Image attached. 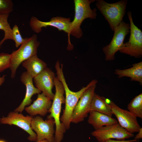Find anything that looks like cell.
I'll use <instances>...</instances> for the list:
<instances>
[{
  "label": "cell",
  "mask_w": 142,
  "mask_h": 142,
  "mask_svg": "<svg viewBox=\"0 0 142 142\" xmlns=\"http://www.w3.org/2000/svg\"><path fill=\"white\" fill-rule=\"evenodd\" d=\"M91 135L99 142L113 139L118 140H125L134 136L133 133L127 131L118 123L103 126L95 130L91 133Z\"/></svg>",
  "instance_id": "cell-8"
},
{
  "label": "cell",
  "mask_w": 142,
  "mask_h": 142,
  "mask_svg": "<svg viewBox=\"0 0 142 142\" xmlns=\"http://www.w3.org/2000/svg\"><path fill=\"white\" fill-rule=\"evenodd\" d=\"M138 140L134 139L133 140H116L112 139H108L104 140L101 142H136Z\"/></svg>",
  "instance_id": "cell-26"
},
{
  "label": "cell",
  "mask_w": 142,
  "mask_h": 142,
  "mask_svg": "<svg viewBox=\"0 0 142 142\" xmlns=\"http://www.w3.org/2000/svg\"><path fill=\"white\" fill-rule=\"evenodd\" d=\"M33 118L31 116H24L21 113L11 112L7 117L3 116L0 118L1 124L16 125L22 129L29 135L28 139L37 142V135L31 127V123Z\"/></svg>",
  "instance_id": "cell-12"
},
{
  "label": "cell",
  "mask_w": 142,
  "mask_h": 142,
  "mask_svg": "<svg viewBox=\"0 0 142 142\" xmlns=\"http://www.w3.org/2000/svg\"><path fill=\"white\" fill-rule=\"evenodd\" d=\"M89 113L88 123L95 130L103 126L118 123L117 120L112 117L102 113L91 111Z\"/></svg>",
  "instance_id": "cell-17"
},
{
  "label": "cell",
  "mask_w": 142,
  "mask_h": 142,
  "mask_svg": "<svg viewBox=\"0 0 142 142\" xmlns=\"http://www.w3.org/2000/svg\"><path fill=\"white\" fill-rule=\"evenodd\" d=\"M95 1L93 0H74L75 14L74 19L71 22L70 34L79 38L83 35L82 31L80 26L82 22L86 19H91L96 18L97 9H92L91 3Z\"/></svg>",
  "instance_id": "cell-5"
},
{
  "label": "cell",
  "mask_w": 142,
  "mask_h": 142,
  "mask_svg": "<svg viewBox=\"0 0 142 142\" xmlns=\"http://www.w3.org/2000/svg\"><path fill=\"white\" fill-rule=\"evenodd\" d=\"M29 25L35 32L40 33L43 27H52L57 29L59 31H63L68 34V43H70L69 37L70 34L71 22L70 18L61 17H53L48 22H43L39 20L36 17H32L30 20Z\"/></svg>",
  "instance_id": "cell-10"
},
{
  "label": "cell",
  "mask_w": 142,
  "mask_h": 142,
  "mask_svg": "<svg viewBox=\"0 0 142 142\" xmlns=\"http://www.w3.org/2000/svg\"><path fill=\"white\" fill-rule=\"evenodd\" d=\"M54 121L53 118L44 120L39 116L33 118L31 127L36 133L37 142L46 139L49 142H55Z\"/></svg>",
  "instance_id": "cell-11"
},
{
  "label": "cell",
  "mask_w": 142,
  "mask_h": 142,
  "mask_svg": "<svg viewBox=\"0 0 142 142\" xmlns=\"http://www.w3.org/2000/svg\"><path fill=\"white\" fill-rule=\"evenodd\" d=\"M10 58L11 54L0 53V72L9 68Z\"/></svg>",
  "instance_id": "cell-24"
},
{
  "label": "cell",
  "mask_w": 142,
  "mask_h": 142,
  "mask_svg": "<svg viewBox=\"0 0 142 142\" xmlns=\"http://www.w3.org/2000/svg\"><path fill=\"white\" fill-rule=\"evenodd\" d=\"M129 111L134 116L142 119V94L135 96L128 105Z\"/></svg>",
  "instance_id": "cell-21"
},
{
  "label": "cell",
  "mask_w": 142,
  "mask_h": 142,
  "mask_svg": "<svg viewBox=\"0 0 142 142\" xmlns=\"http://www.w3.org/2000/svg\"><path fill=\"white\" fill-rule=\"evenodd\" d=\"M6 75H3L2 77H1L0 75V86L1 85L4 83Z\"/></svg>",
  "instance_id": "cell-28"
},
{
  "label": "cell",
  "mask_w": 142,
  "mask_h": 142,
  "mask_svg": "<svg viewBox=\"0 0 142 142\" xmlns=\"http://www.w3.org/2000/svg\"><path fill=\"white\" fill-rule=\"evenodd\" d=\"M106 99L95 93L91 102L90 111H97L112 117L113 114L110 106L106 102Z\"/></svg>",
  "instance_id": "cell-20"
},
{
  "label": "cell",
  "mask_w": 142,
  "mask_h": 142,
  "mask_svg": "<svg viewBox=\"0 0 142 142\" xmlns=\"http://www.w3.org/2000/svg\"><path fill=\"white\" fill-rule=\"evenodd\" d=\"M55 92L51 106L49 110L50 114L47 118L53 119L55 125V142H61L66 129L60 120L62 105L65 103L64 90L62 83L55 77L54 80Z\"/></svg>",
  "instance_id": "cell-2"
},
{
  "label": "cell",
  "mask_w": 142,
  "mask_h": 142,
  "mask_svg": "<svg viewBox=\"0 0 142 142\" xmlns=\"http://www.w3.org/2000/svg\"><path fill=\"white\" fill-rule=\"evenodd\" d=\"M130 30V24L123 21L115 28L110 43L102 48L106 61L114 60L115 54L123 45L125 38L129 32Z\"/></svg>",
  "instance_id": "cell-7"
},
{
  "label": "cell",
  "mask_w": 142,
  "mask_h": 142,
  "mask_svg": "<svg viewBox=\"0 0 142 142\" xmlns=\"http://www.w3.org/2000/svg\"><path fill=\"white\" fill-rule=\"evenodd\" d=\"M96 84L91 86L83 93L73 110L71 123H77L83 121L90 111L91 102Z\"/></svg>",
  "instance_id": "cell-9"
},
{
  "label": "cell",
  "mask_w": 142,
  "mask_h": 142,
  "mask_svg": "<svg viewBox=\"0 0 142 142\" xmlns=\"http://www.w3.org/2000/svg\"><path fill=\"white\" fill-rule=\"evenodd\" d=\"M9 15H0V30L3 31L4 33V37L0 41V47L6 40L10 39L13 40L12 29L8 21Z\"/></svg>",
  "instance_id": "cell-22"
},
{
  "label": "cell",
  "mask_w": 142,
  "mask_h": 142,
  "mask_svg": "<svg viewBox=\"0 0 142 142\" xmlns=\"http://www.w3.org/2000/svg\"><path fill=\"white\" fill-rule=\"evenodd\" d=\"M142 138V128H140L138 132V133L135 136L134 139L138 140Z\"/></svg>",
  "instance_id": "cell-27"
},
{
  "label": "cell",
  "mask_w": 142,
  "mask_h": 142,
  "mask_svg": "<svg viewBox=\"0 0 142 142\" xmlns=\"http://www.w3.org/2000/svg\"><path fill=\"white\" fill-rule=\"evenodd\" d=\"M0 142H7L3 140L0 139Z\"/></svg>",
  "instance_id": "cell-30"
},
{
  "label": "cell",
  "mask_w": 142,
  "mask_h": 142,
  "mask_svg": "<svg viewBox=\"0 0 142 142\" xmlns=\"http://www.w3.org/2000/svg\"><path fill=\"white\" fill-rule=\"evenodd\" d=\"M55 77L54 72L47 67L33 78L36 87L52 100L54 95L52 90Z\"/></svg>",
  "instance_id": "cell-14"
},
{
  "label": "cell",
  "mask_w": 142,
  "mask_h": 142,
  "mask_svg": "<svg viewBox=\"0 0 142 142\" xmlns=\"http://www.w3.org/2000/svg\"><path fill=\"white\" fill-rule=\"evenodd\" d=\"M37 142H49V141H48L47 140L45 139L44 140H43L39 141Z\"/></svg>",
  "instance_id": "cell-29"
},
{
  "label": "cell",
  "mask_w": 142,
  "mask_h": 142,
  "mask_svg": "<svg viewBox=\"0 0 142 142\" xmlns=\"http://www.w3.org/2000/svg\"><path fill=\"white\" fill-rule=\"evenodd\" d=\"M13 3L11 0H0V15L9 14L13 11Z\"/></svg>",
  "instance_id": "cell-23"
},
{
  "label": "cell",
  "mask_w": 142,
  "mask_h": 142,
  "mask_svg": "<svg viewBox=\"0 0 142 142\" xmlns=\"http://www.w3.org/2000/svg\"><path fill=\"white\" fill-rule=\"evenodd\" d=\"M127 15L130 23V37L128 41L124 43L119 51L139 58L142 56V32L134 23L131 12H128Z\"/></svg>",
  "instance_id": "cell-6"
},
{
  "label": "cell",
  "mask_w": 142,
  "mask_h": 142,
  "mask_svg": "<svg viewBox=\"0 0 142 142\" xmlns=\"http://www.w3.org/2000/svg\"><path fill=\"white\" fill-rule=\"evenodd\" d=\"M12 34L14 40L15 42V46L17 48L21 45L24 41L19 32L18 27L15 25L12 29Z\"/></svg>",
  "instance_id": "cell-25"
},
{
  "label": "cell",
  "mask_w": 142,
  "mask_h": 142,
  "mask_svg": "<svg viewBox=\"0 0 142 142\" xmlns=\"http://www.w3.org/2000/svg\"><path fill=\"white\" fill-rule=\"evenodd\" d=\"M127 1L122 0L109 3L103 0H98L96 6L108 21L113 31L122 21L125 13Z\"/></svg>",
  "instance_id": "cell-4"
},
{
  "label": "cell",
  "mask_w": 142,
  "mask_h": 142,
  "mask_svg": "<svg viewBox=\"0 0 142 142\" xmlns=\"http://www.w3.org/2000/svg\"><path fill=\"white\" fill-rule=\"evenodd\" d=\"M40 44L36 34L24 38L20 47L11 54L9 68L11 70L12 78L14 77L16 70L23 62L37 54V49Z\"/></svg>",
  "instance_id": "cell-3"
},
{
  "label": "cell",
  "mask_w": 142,
  "mask_h": 142,
  "mask_svg": "<svg viewBox=\"0 0 142 142\" xmlns=\"http://www.w3.org/2000/svg\"><path fill=\"white\" fill-rule=\"evenodd\" d=\"M22 65L33 78L40 74L47 67L46 63L39 58L37 54L23 62Z\"/></svg>",
  "instance_id": "cell-19"
},
{
  "label": "cell",
  "mask_w": 142,
  "mask_h": 142,
  "mask_svg": "<svg viewBox=\"0 0 142 142\" xmlns=\"http://www.w3.org/2000/svg\"><path fill=\"white\" fill-rule=\"evenodd\" d=\"M20 80L26 87V92L24 99L20 105L15 109L14 111L21 113L26 106L30 104L32 101V96L34 94L40 93L41 92L35 87L33 82V78L27 72L22 73Z\"/></svg>",
  "instance_id": "cell-15"
},
{
  "label": "cell",
  "mask_w": 142,
  "mask_h": 142,
  "mask_svg": "<svg viewBox=\"0 0 142 142\" xmlns=\"http://www.w3.org/2000/svg\"><path fill=\"white\" fill-rule=\"evenodd\" d=\"M63 68V65H60L59 61L58 60L55 65L57 77L62 83L65 94V106L63 114L60 117V120L62 124L67 130L70 128L73 110L80 97L87 89L92 85L96 84L97 81L95 79L93 80L86 87H83L79 90L76 92L72 91L70 89L67 83Z\"/></svg>",
  "instance_id": "cell-1"
},
{
  "label": "cell",
  "mask_w": 142,
  "mask_h": 142,
  "mask_svg": "<svg viewBox=\"0 0 142 142\" xmlns=\"http://www.w3.org/2000/svg\"><path fill=\"white\" fill-rule=\"evenodd\" d=\"M52 100L43 93H39L33 103L25 107V109L31 116L39 115L44 116L49 112L52 103Z\"/></svg>",
  "instance_id": "cell-16"
},
{
  "label": "cell",
  "mask_w": 142,
  "mask_h": 142,
  "mask_svg": "<svg viewBox=\"0 0 142 142\" xmlns=\"http://www.w3.org/2000/svg\"><path fill=\"white\" fill-rule=\"evenodd\" d=\"M114 73L118 78L129 77L131 81L137 82L142 85V62L133 64L129 68L123 69H116Z\"/></svg>",
  "instance_id": "cell-18"
},
{
  "label": "cell",
  "mask_w": 142,
  "mask_h": 142,
  "mask_svg": "<svg viewBox=\"0 0 142 142\" xmlns=\"http://www.w3.org/2000/svg\"><path fill=\"white\" fill-rule=\"evenodd\" d=\"M113 114L117 118L118 123L123 128L129 132H138L141 128L137 118L129 111L121 108L112 101L109 103Z\"/></svg>",
  "instance_id": "cell-13"
}]
</instances>
